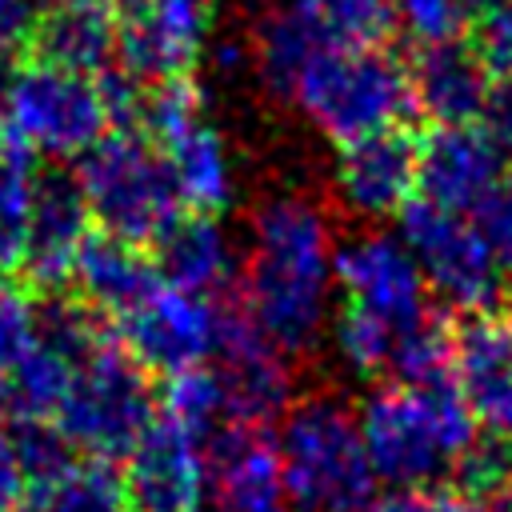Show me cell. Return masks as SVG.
<instances>
[{
  "mask_svg": "<svg viewBox=\"0 0 512 512\" xmlns=\"http://www.w3.org/2000/svg\"><path fill=\"white\" fill-rule=\"evenodd\" d=\"M412 72V104L432 116L436 124H476L484 116L492 76L476 60L472 48L440 44V48H420Z\"/></svg>",
  "mask_w": 512,
  "mask_h": 512,
  "instance_id": "cell-22",
  "label": "cell"
},
{
  "mask_svg": "<svg viewBox=\"0 0 512 512\" xmlns=\"http://www.w3.org/2000/svg\"><path fill=\"white\" fill-rule=\"evenodd\" d=\"M152 268L160 284L192 292V296H220L232 280V248L216 224V216L176 212L156 240L148 244Z\"/></svg>",
  "mask_w": 512,
  "mask_h": 512,
  "instance_id": "cell-21",
  "label": "cell"
},
{
  "mask_svg": "<svg viewBox=\"0 0 512 512\" xmlns=\"http://www.w3.org/2000/svg\"><path fill=\"white\" fill-rule=\"evenodd\" d=\"M212 512H292L276 440L252 428H224L208 444Z\"/></svg>",
  "mask_w": 512,
  "mask_h": 512,
  "instance_id": "cell-17",
  "label": "cell"
},
{
  "mask_svg": "<svg viewBox=\"0 0 512 512\" xmlns=\"http://www.w3.org/2000/svg\"><path fill=\"white\" fill-rule=\"evenodd\" d=\"M216 0H116V56L140 84L192 76Z\"/></svg>",
  "mask_w": 512,
  "mask_h": 512,
  "instance_id": "cell-11",
  "label": "cell"
},
{
  "mask_svg": "<svg viewBox=\"0 0 512 512\" xmlns=\"http://www.w3.org/2000/svg\"><path fill=\"white\" fill-rule=\"evenodd\" d=\"M468 512H512V500L508 496H476V504H468Z\"/></svg>",
  "mask_w": 512,
  "mask_h": 512,
  "instance_id": "cell-36",
  "label": "cell"
},
{
  "mask_svg": "<svg viewBox=\"0 0 512 512\" xmlns=\"http://www.w3.org/2000/svg\"><path fill=\"white\" fill-rule=\"evenodd\" d=\"M364 512H468V504L440 488H392L384 496H372Z\"/></svg>",
  "mask_w": 512,
  "mask_h": 512,
  "instance_id": "cell-31",
  "label": "cell"
},
{
  "mask_svg": "<svg viewBox=\"0 0 512 512\" xmlns=\"http://www.w3.org/2000/svg\"><path fill=\"white\" fill-rule=\"evenodd\" d=\"M484 132L504 156H512V80H496L484 104Z\"/></svg>",
  "mask_w": 512,
  "mask_h": 512,
  "instance_id": "cell-34",
  "label": "cell"
},
{
  "mask_svg": "<svg viewBox=\"0 0 512 512\" xmlns=\"http://www.w3.org/2000/svg\"><path fill=\"white\" fill-rule=\"evenodd\" d=\"M508 500H512V484H508Z\"/></svg>",
  "mask_w": 512,
  "mask_h": 512,
  "instance_id": "cell-40",
  "label": "cell"
},
{
  "mask_svg": "<svg viewBox=\"0 0 512 512\" xmlns=\"http://www.w3.org/2000/svg\"><path fill=\"white\" fill-rule=\"evenodd\" d=\"M476 60L492 80H512V0H500L472 16V44Z\"/></svg>",
  "mask_w": 512,
  "mask_h": 512,
  "instance_id": "cell-30",
  "label": "cell"
},
{
  "mask_svg": "<svg viewBox=\"0 0 512 512\" xmlns=\"http://www.w3.org/2000/svg\"><path fill=\"white\" fill-rule=\"evenodd\" d=\"M504 184V152L476 124H436L416 140V188L424 200L476 216Z\"/></svg>",
  "mask_w": 512,
  "mask_h": 512,
  "instance_id": "cell-14",
  "label": "cell"
},
{
  "mask_svg": "<svg viewBox=\"0 0 512 512\" xmlns=\"http://www.w3.org/2000/svg\"><path fill=\"white\" fill-rule=\"evenodd\" d=\"M284 100H292L308 116V124L340 148L400 128L416 108L412 72L384 44L312 52Z\"/></svg>",
  "mask_w": 512,
  "mask_h": 512,
  "instance_id": "cell-4",
  "label": "cell"
},
{
  "mask_svg": "<svg viewBox=\"0 0 512 512\" xmlns=\"http://www.w3.org/2000/svg\"><path fill=\"white\" fill-rule=\"evenodd\" d=\"M392 16H396V28L416 48L456 44L472 24L464 0H392Z\"/></svg>",
  "mask_w": 512,
  "mask_h": 512,
  "instance_id": "cell-29",
  "label": "cell"
},
{
  "mask_svg": "<svg viewBox=\"0 0 512 512\" xmlns=\"http://www.w3.org/2000/svg\"><path fill=\"white\" fill-rule=\"evenodd\" d=\"M88 204L80 196L76 176L68 172H40L32 192V220H28V252L20 280L32 292H60L68 284V268L88 236Z\"/></svg>",
  "mask_w": 512,
  "mask_h": 512,
  "instance_id": "cell-18",
  "label": "cell"
},
{
  "mask_svg": "<svg viewBox=\"0 0 512 512\" xmlns=\"http://www.w3.org/2000/svg\"><path fill=\"white\" fill-rule=\"evenodd\" d=\"M40 292H32L24 280H0V380L12 376V368L32 352L40 332Z\"/></svg>",
  "mask_w": 512,
  "mask_h": 512,
  "instance_id": "cell-28",
  "label": "cell"
},
{
  "mask_svg": "<svg viewBox=\"0 0 512 512\" xmlns=\"http://www.w3.org/2000/svg\"><path fill=\"white\" fill-rule=\"evenodd\" d=\"M276 456L292 512H364L376 496V472L356 412L340 396H304L280 420Z\"/></svg>",
  "mask_w": 512,
  "mask_h": 512,
  "instance_id": "cell-3",
  "label": "cell"
},
{
  "mask_svg": "<svg viewBox=\"0 0 512 512\" xmlns=\"http://www.w3.org/2000/svg\"><path fill=\"white\" fill-rule=\"evenodd\" d=\"M136 512H200L208 496V440L156 412L124 472Z\"/></svg>",
  "mask_w": 512,
  "mask_h": 512,
  "instance_id": "cell-13",
  "label": "cell"
},
{
  "mask_svg": "<svg viewBox=\"0 0 512 512\" xmlns=\"http://www.w3.org/2000/svg\"><path fill=\"white\" fill-rule=\"evenodd\" d=\"M212 372L224 396V424L264 432L292 408V372L284 352L260 332L244 304L220 300Z\"/></svg>",
  "mask_w": 512,
  "mask_h": 512,
  "instance_id": "cell-9",
  "label": "cell"
},
{
  "mask_svg": "<svg viewBox=\"0 0 512 512\" xmlns=\"http://www.w3.org/2000/svg\"><path fill=\"white\" fill-rule=\"evenodd\" d=\"M36 176L32 148L16 136L8 116H0V280H16L24 268Z\"/></svg>",
  "mask_w": 512,
  "mask_h": 512,
  "instance_id": "cell-25",
  "label": "cell"
},
{
  "mask_svg": "<svg viewBox=\"0 0 512 512\" xmlns=\"http://www.w3.org/2000/svg\"><path fill=\"white\" fill-rule=\"evenodd\" d=\"M492 4H500V0H464L468 16H480V12H484V8H492Z\"/></svg>",
  "mask_w": 512,
  "mask_h": 512,
  "instance_id": "cell-37",
  "label": "cell"
},
{
  "mask_svg": "<svg viewBox=\"0 0 512 512\" xmlns=\"http://www.w3.org/2000/svg\"><path fill=\"white\" fill-rule=\"evenodd\" d=\"M72 372H76V360L68 352H60L56 344L40 340V332H36L32 352L4 380L8 384V412L16 420H56L64 392L72 384Z\"/></svg>",
  "mask_w": 512,
  "mask_h": 512,
  "instance_id": "cell-26",
  "label": "cell"
},
{
  "mask_svg": "<svg viewBox=\"0 0 512 512\" xmlns=\"http://www.w3.org/2000/svg\"><path fill=\"white\" fill-rule=\"evenodd\" d=\"M32 20H36L32 0H0V52L24 48V40L32 32Z\"/></svg>",
  "mask_w": 512,
  "mask_h": 512,
  "instance_id": "cell-35",
  "label": "cell"
},
{
  "mask_svg": "<svg viewBox=\"0 0 512 512\" xmlns=\"http://www.w3.org/2000/svg\"><path fill=\"white\" fill-rule=\"evenodd\" d=\"M4 116L32 152L52 160H80L112 128L104 80L44 60L12 68Z\"/></svg>",
  "mask_w": 512,
  "mask_h": 512,
  "instance_id": "cell-7",
  "label": "cell"
},
{
  "mask_svg": "<svg viewBox=\"0 0 512 512\" xmlns=\"http://www.w3.org/2000/svg\"><path fill=\"white\" fill-rule=\"evenodd\" d=\"M220 300L192 296L168 284H156L132 312L120 316V344L144 372L176 376L184 368L208 364L216 352Z\"/></svg>",
  "mask_w": 512,
  "mask_h": 512,
  "instance_id": "cell-12",
  "label": "cell"
},
{
  "mask_svg": "<svg viewBox=\"0 0 512 512\" xmlns=\"http://www.w3.org/2000/svg\"><path fill=\"white\" fill-rule=\"evenodd\" d=\"M24 492H28L24 460H20V452H16L12 432L0 428V512H20Z\"/></svg>",
  "mask_w": 512,
  "mask_h": 512,
  "instance_id": "cell-33",
  "label": "cell"
},
{
  "mask_svg": "<svg viewBox=\"0 0 512 512\" xmlns=\"http://www.w3.org/2000/svg\"><path fill=\"white\" fill-rule=\"evenodd\" d=\"M452 380L484 436L512 448V324L472 312L452 328Z\"/></svg>",
  "mask_w": 512,
  "mask_h": 512,
  "instance_id": "cell-15",
  "label": "cell"
},
{
  "mask_svg": "<svg viewBox=\"0 0 512 512\" xmlns=\"http://www.w3.org/2000/svg\"><path fill=\"white\" fill-rule=\"evenodd\" d=\"M280 8L316 52L380 48L396 28L392 0H284Z\"/></svg>",
  "mask_w": 512,
  "mask_h": 512,
  "instance_id": "cell-24",
  "label": "cell"
},
{
  "mask_svg": "<svg viewBox=\"0 0 512 512\" xmlns=\"http://www.w3.org/2000/svg\"><path fill=\"white\" fill-rule=\"evenodd\" d=\"M156 420V396L148 372L132 360L120 336L104 332L72 372L64 404L56 412L60 436L96 460H128L148 424Z\"/></svg>",
  "mask_w": 512,
  "mask_h": 512,
  "instance_id": "cell-5",
  "label": "cell"
},
{
  "mask_svg": "<svg viewBox=\"0 0 512 512\" xmlns=\"http://www.w3.org/2000/svg\"><path fill=\"white\" fill-rule=\"evenodd\" d=\"M332 276H336L344 304L380 316L400 336L436 316L428 304L432 292L424 284L420 264L412 260L408 244L392 232L364 228L348 236L344 244H336Z\"/></svg>",
  "mask_w": 512,
  "mask_h": 512,
  "instance_id": "cell-10",
  "label": "cell"
},
{
  "mask_svg": "<svg viewBox=\"0 0 512 512\" xmlns=\"http://www.w3.org/2000/svg\"><path fill=\"white\" fill-rule=\"evenodd\" d=\"M332 256V224L308 196H272L256 208L240 304L284 356L320 340L336 284Z\"/></svg>",
  "mask_w": 512,
  "mask_h": 512,
  "instance_id": "cell-1",
  "label": "cell"
},
{
  "mask_svg": "<svg viewBox=\"0 0 512 512\" xmlns=\"http://www.w3.org/2000/svg\"><path fill=\"white\" fill-rule=\"evenodd\" d=\"M4 416H8V384L0 380V420H4Z\"/></svg>",
  "mask_w": 512,
  "mask_h": 512,
  "instance_id": "cell-38",
  "label": "cell"
},
{
  "mask_svg": "<svg viewBox=\"0 0 512 512\" xmlns=\"http://www.w3.org/2000/svg\"><path fill=\"white\" fill-rule=\"evenodd\" d=\"M28 60L60 64L72 72L100 76L116 56V4L108 0H48L36 8L24 40Z\"/></svg>",
  "mask_w": 512,
  "mask_h": 512,
  "instance_id": "cell-20",
  "label": "cell"
},
{
  "mask_svg": "<svg viewBox=\"0 0 512 512\" xmlns=\"http://www.w3.org/2000/svg\"><path fill=\"white\" fill-rule=\"evenodd\" d=\"M20 512H136L124 472L112 460L72 456L48 476L28 480Z\"/></svg>",
  "mask_w": 512,
  "mask_h": 512,
  "instance_id": "cell-23",
  "label": "cell"
},
{
  "mask_svg": "<svg viewBox=\"0 0 512 512\" xmlns=\"http://www.w3.org/2000/svg\"><path fill=\"white\" fill-rule=\"evenodd\" d=\"M476 216H480V224H484V232L500 256V264L512 268V176H504V184L492 192V200Z\"/></svg>",
  "mask_w": 512,
  "mask_h": 512,
  "instance_id": "cell-32",
  "label": "cell"
},
{
  "mask_svg": "<svg viewBox=\"0 0 512 512\" xmlns=\"http://www.w3.org/2000/svg\"><path fill=\"white\" fill-rule=\"evenodd\" d=\"M400 240L420 264L428 292L452 308L472 316L488 312V304L500 296L504 264L476 216L420 200L400 212Z\"/></svg>",
  "mask_w": 512,
  "mask_h": 512,
  "instance_id": "cell-8",
  "label": "cell"
},
{
  "mask_svg": "<svg viewBox=\"0 0 512 512\" xmlns=\"http://www.w3.org/2000/svg\"><path fill=\"white\" fill-rule=\"evenodd\" d=\"M360 436L376 480L396 488H428L456 472L460 456L476 444L480 424L464 404L456 380L440 384H380L356 408Z\"/></svg>",
  "mask_w": 512,
  "mask_h": 512,
  "instance_id": "cell-2",
  "label": "cell"
},
{
  "mask_svg": "<svg viewBox=\"0 0 512 512\" xmlns=\"http://www.w3.org/2000/svg\"><path fill=\"white\" fill-rule=\"evenodd\" d=\"M76 184L96 228L140 248L180 212L160 148L136 128L104 132L76 160Z\"/></svg>",
  "mask_w": 512,
  "mask_h": 512,
  "instance_id": "cell-6",
  "label": "cell"
},
{
  "mask_svg": "<svg viewBox=\"0 0 512 512\" xmlns=\"http://www.w3.org/2000/svg\"><path fill=\"white\" fill-rule=\"evenodd\" d=\"M508 324H512V296H508Z\"/></svg>",
  "mask_w": 512,
  "mask_h": 512,
  "instance_id": "cell-39",
  "label": "cell"
},
{
  "mask_svg": "<svg viewBox=\"0 0 512 512\" xmlns=\"http://www.w3.org/2000/svg\"><path fill=\"white\" fill-rule=\"evenodd\" d=\"M160 284L148 248L128 244L108 232H88L72 268H68V296L84 304L100 320H120L132 312L152 288Z\"/></svg>",
  "mask_w": 512,
  "mask_h": 512,
  "instance_id": "cell-19",
  "label": "cell"
},
{
  "mask_svg": "<svg viewBox=\"0 0 512 512\" xmlns=\"http://www.w3.org/2000/svg\"><path fill=\"white\" fill-rule=\"evenodd\" d=\"M416 188V140L404 128H388L340 148L336 196L360 220H384L412 204Z\"/></svg>",
  "mask_w": 512,
  "mask_h": 512,
  "instance_id": "cell-16",
  "label": "cell"
},
{
  "mask_svg": "<svg viewBox=\"0 0 512 512\" xmlns=\"http://www.w3.org/2000/svg\"><path fill=\"white\" fill-rule=\"evenodd\" d=\"M332 344H336V356L348 364V372L380 376V372H392L400 332L392 324H384L380 316H372V312L340 304V312L332 320Z\"/></svg>",
  "mask_w": 512,
  "mask_h": 512,
  "instance_id": "cell-27",
  "label": "cell"
}]
</instances>
